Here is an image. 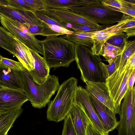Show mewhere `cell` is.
<instances>
[{"label": "cell", "instance_id": "obj_32", "mask_svg": "<svg viewBox=\"0 0 135 135\" xmlns=\"http://www.w3.org/2000/svg\"><path fill=\"white\" fill-rule=\"evenodd\" d=\"M100 0L104 5L119 12L120 9L126 3V1L124 0Z\"/></svg>", "mask_w": 135, "mask_h": 135}, {"label": "cell", "instance_id": "obj_24", "mask_svg": "<svg viewBox=\"0 0 135 135\" xmlns=\"http://www.w3.org/2000/svg\"><path fill=\"white\" fill-rule=\"evenodd\" d=\"M47 8H67L82 6L81 0H44Z\"/></svg>", "mask_w": 135, "mask_h": 135}, {"label": "cell", "instance_id": "obj_39", "mask_svg": "<svg viewBox=\"0 0 135 135\" xmlns=\"http://www.w3.org/2000/svg\"><path fill=\"white\" fill-rule=\"evenodd\" d=\"M86 135H96L91 124H89L87 127Z\"/></svg>", "mask_w": 135, "mask_h": 135}, {"label": "cell", "instance_id": "obj_38", "mask_svg": "<svg viewBox=\"0 0 135 135\" xmlns=\"http://www.w3.org/2000/svg\"><path fill=\"white\" fill-rule=\"evenodd\" d=\"M126 33L127 39L130 37L134 36L135 35V28H132L127 29L123 31Z\"/></svg>", "mask_w": 135, "mask_h": 135}, {"label": "cell", "instance_id": "obj_9", "mask_svg": "<svg viewBox=\"0 0 135 135\" xmlns=\"http://www.w3.org/2000/svg\"><path fill=\"white\" fill-rule=\"evenodd\" d=\"M74 102L80 103L83 106L92 128L96 135H109L104 129L85 88L79 86L75 91Z\"/></svg>", "mask_w": 135, "mask_h": 135}, {"label": "cell", "instance_id": "obj_17", "mask_svg": "<svg viewBox=\"0 0 135 135\" xmlns=\"http://www.w3.org/2000/svg\"><path fill=\"white\" fill-rule=\"evenodd\" d=\"M23 111L22 107H20L1 113L0 135H8L9 131Z\"/></svg>", "mask_w": 135, "mask_h": 135}, {"label": "cell", "instance_id": "obj_22", "mask_svg": "<svg viewBox=\"0 0 135 135\" xmlns=\"http://www.w3.org/2000/svg\"><path fill=\"white\" fill-rule=\"evenodd\" d=\"M16 55L15 56L20 62L28 71L33 70L32 64L28 57L25 48V45L15 38H13Z\"/></svg>", "mask_w": 135, "mask_h": 135}, {"label": "cell", "instance_id": "obj_37", "mask_svg": "<svg viewBox=\"0 0 135 135\" xmlns=\"http://www.w3.org/2000/svg\"><path fill=\"white\" fill-rule=\"evenodd\" d=\"M135 79V70L132 73L128 79V90L132 89L134 86Z\"/></svg>", "mask_w": 135, "mask_h": 135}, {"label": "cell", "instance_id": "obj_8", "mask_svg": "<svg viewBox=\"0 0 135 135\" xmlns=\"http://www.w3.org/2000/svg\"><path fill=\"white\" fill-rule=\"evenodd\" d=\"M44 11L49 17L58 23L61 27L68 30V24L98 28L102 27L91 19L68 8H47Z\"/></svg>", "mask_w": 135, "mask_h": 135}, {"label": "cell", "instance_id": "obj_7", "mask_svg": "<svg viewBox=\"0 0 135 135\" xmlns=\"http://www.w3.org/2000/svg\"><path fill=\"white\" fill-rule=\"evenodd\" d=\"M120 107L118 135L135 134V87L128 90Z\"/></svg>", "mask_w": 135, "mask_h": 135}, {"label": "cell", "instance_id": "obj_33", "mask_svg": "<svg viewBox=\"0 0 135 135\" xmlns=\"http://www.w3.org/2000/svg\"><path fill=\"white\" fill-rule=\"evenodd\" d=\"M35 11H44L47 7L44 0H26Z\"/></svg>", "mask_w": 135, "mask_h": 135}, {"label": "cell", "instance_id": "obj_14", "mask_svg": "<svg viewBox=\"0 0 135 135\" xmlns=\"http://www.w3.org/2000/svg\"><path fill=\"white\" fill-rule=\"evenodd\" d=\"M89 95L99 117L106 131L109 133L117 128L119 122L115 117L116 114L103 104Z\"/></svg>", "mask_w": 135, "mask_h": 135}, {"label": "cell", "instance_id": "obj_31", "mask_svg": "<svg viewBox=\"0 0 135 135\" xmlns=\"http://www.w3.org/2000/svg\"><path fill=\"white\" fill-rule=\"evenodd\" d=\"M62 135H77L68 114L64 119Z\"/></svg>", "mask_w": 135, "mask_h": 135}, {"label": "cell", "instance_id": "obj_12", "mask_svg": "<svg viewBox=\"0 0 135 135\" xmlns=\"http://www.w3.org/2000/svg\"><path fill=\"white\" fill-rule=\"evenodd\" d=\"M85 89L93 96L112 111L115 114H119L114 107L105 82H95L85 80Z\"/></svg>", "mask_w": 135, "mask_h": 135}, {"label": "cell", "instance_id": "obj_21", "mask_svg": "<svg viewBox=\"0 0 135 135\" xmlns=\"http://www.w3.org/2000/svg\"><path fill=\"white\" fill-rule=\"evenodd\" d=\"M41 21L44 29L40 35L50 37L71 34L73 32V31L68 30L63 27L57 25L48 24Z\"/></svg>", "mask_w": 135, "mask_h": 135}, {"label": "cell", "instance_id": "obj_30", "mask_svg": "<svg viewBox=\"0 0 135 135\" xmlns=\"http://www.w3.org/2000/svg\"><path fill=\"white\" fill-rule=\"evenodd\" d=\"M8 5L23 11L33 12L34 11L30 7L26 0H7Z\"/></svg>", "mask_w": 135, "mask_h": 135}, {"label": "cell", "instance_id": "obj_19", "mask_svg": "<svg viewBox=\"0 0 135 135\" xmlns=\"http://www.w3.org/2000/svg\"><path fill=\"white\" fill-rule=\"evenodd\" d=\"M92 33V32L73 31L72 34L64 35L62 36L68 40L91 49L93 44L91 38Z\"/></svg>", "mask_w": 135, "mask_h": 135}, {"label": "cell", "instance_id": "obj_13", "mask_svg": "<svg viewBox=\"0 0 135 135\" xmlns=\"http://www.w3.org/2000/svg\"><path fill=\"white\" fill-rule=\"evenodd\" d=\"M28 100L27 96L22 90L0 91V113L22 107Z\"/></svg>", "mask_w": 135, "mask_h": 135}, {"label": "cell", "instance_id": "obj_28", "mask_svg": "<svg viewBox=\"0 0 135 135\" xmlns=\"http://www.w3.org/2000/svg\"><path fill=\"white\" fill-rule=\"evenodd\" d=\"M0 67L9 68L21 71H23L25 69L19 61H16L4 57L0 55Z\"/></svg>", "mask_w": 135, "mask_h": 135}, {"label": "cell", "instance_id": "obj_42", "mask_svg": "<svg viewBox=\"0 0 135 135\" xmlns=\"http://www.w3.org/2000/svg\"><path fill=\"white\" fill-rule=\"evenodd\" d=\"M0 114H1V113H0Z\"/></svg>", "mask_w": 135, "mask_h": 135}, {"label": "cell", "instance_id": "obj_35", "mask_svg": "<svg viewBox=\"0 0 135 135\" xmlns=\"http://www.w3.org/2000/svg\"><path fill=\"white\" fill-rule=\"evenodd\" d=\"M105 28H98L86 26L77 25H72L71 30L75 31L93 32L102 30Z\"/></svg>", "mask_w": 135, "mask_h": 135}, {"label": "cell", "instance_id": "obj_3", "mask_svg": "<svg viewBox=\"0 0 135 135\" xmlns=\"http://www.w3.org/2000/svg\"><path fill=\"white\" fill-rule=\"evenodd\" d=\"M78 81L71 77L60 85L55 97L49 104L46 112L48 120L58 123L68 115L73 104Z\"/></svg>", "mask_w": 135, "mask_h": 135}, {"label": "cell", "instance_id": "obj_10", "mask_svg": "<svg viewBox=\"0 0 135 135\" xmlns=\"http://www.w3.org/2000/svg\"><path fill=\"white\" fill-rule=\"evenodd\" d=\"M0 20L3 27L20 42L30 49L43 55V50L40 41L34 36L23 32L8 17L0 15Z\"/></svg>", "mask_w": 135, "mask_h": 135}, {"label": "cell", "instance_id": "obj_29", "mask_svg": "<svg viewBox=\"0 0 135 135\" xmlns=\"http://www.w3.org/2000/svg\"><path fill=\"white\" fill-rule=\"evenodd\" d=\"M127 40L126 33L123 32L111 37L105 42L115 47L123 48Z\"/></svg>", "mask_w": 135, "mask_h": 135}, {"label": "cell", "instance_id": "obj_6", "mask_svg": "<svg viewBox=\"0 0 135 135\" xmlns=\"http://www.w3.org/2000/svg\"><path fill=\"white\" fill-rule=\"evenodd\" d=\"M66 8L89 18L103 26H111L118 23L123 16L121 12L103 4L72 7Z\"/></svg>", "mask_w": 135, "mask_h": 135}, {"label": "cell", "instance_id": "obj_15", "mask_svg": "<svg viewBox=\"0 0 135 135\" xmlns=\"http://www.w3.org/2000/svg\"><path fill=\"white\" fill-rule=\"evenodd\" d=\"M68 115L77 135H86L87 127L90 123L82 104L74 102Z\"/></svg>", "mask_w": 135, "mask_h": 135}, {"label": "cell", "instance_id": "obj_34", "mask_svg": "<svg viewBox=\"0 0 135 135\" xmlns=\"http://www.w3.org/2000/svg\"><path fill=\"white\" fill-rule=\"evenodd\" d=\"M38 19L45 23L51 25H57L61 26L58 23L49 17L44 11H38L32 12Z\"/></svg>", "mask_w": 135, "mask_h": 135}, {"label": "cell", "instance_id": "obj_1", "mask_svg": "<svg viewBox=\"0 0 135 135\" xmlns=\"http://www.w3.org/2000/svg\"><path fill=\"white\" fill-rule=\"evenodd\" d=\"M43 58L50 69L68 67L75 61V43L62 36L46 37L40 41Z\"/></svg>", "mask_w": 135, "mask_h": 135}, {"label": "cell", "instance_id": "obj_11", "mask_svg": "<svg viewBox=\"0 0 135 135\" xmlns=\"http://www.w3.org/2000/svg\"><path fill=\"white\" fill-rule=\"evenodd\" d=\"M25 48L33 68L32 70L28 71L33 80L39 84L44 83L50 75L49 67L38 53L25 45Z\"/></svg>", "mask_w": 135, "mask_h": 135}, {"label": "cell", "instance_id": "obj_26", "mask_svg": "<svg viewBox=\"0 0 135 135\" xmlns=\"http://www.w3.org/2000/svg\"><path fill=\"white\" fill-rule=\"evenodd\" d=\"M30 25L28 28V34L35 36L40 35L44 28L41 21L37 18L32 12H28Z\"/></svg>", "mask_w": 135, "mask_h": 135}, {"label": "cell", "instance_id": "obj_27", "mask_svg": "<svg viewBox=\"0 0 135 135\" xmlns=\"http://www.w3.org/2000/svg\"><path fill=\"white\" fill-rule=\"evenodd\" d=\"M120 60L118 57L109 65H106L102 61L99 63V66L103 78L105 80L110 77L118 68Z\"/></svg>", "mask_w": 135, "mask_h": 135}, {"label": "cell", "instance_id": "obj_36", "mask_svg": "<svg viewBox=\"0 0 135 135\" xmlns=\"http://www.w3.org/2000/svg\"><path fill=\"white\" fill-rule=\"evenodd\" d=\"M135 28V18H131L120 29L123 31L128 29Z\"/></svg>", "mask_w": 135, "mask_h": 135}, {"label": "cell", "instance_id": "obj_41", "mask_svg": "<svg viewBox=\"0 0 135 135\" xmlns=\"http://www.w3.org/2000/svg\"><path fill=\"white\" fill-rule=\"evenodd\" d=\"M1 5H8L7 0H0V6Z\"/></svg>", "mask_w": 135, "mask_h": 135}, {"label": "cell", "instance_id": "obj_20", "mask_svg": "<svg viewBox=\"0 0 135 135\" xmlns=\"http://www.w3.org/2000/svg\"><path fill=\"white\" fill-rule=\"evenodd\" d=\"M15 38L7 30L0 26V46L16 56V52L13 44Z\"/></svg>", "mask_w": 135, "mask_h": 135}, {"label": "cell", "instance_id": "obj_5", "mask_svg": "<svg viewBox=\"0 0 135 135\" xmlns=\"http://www.w3.org/2000/svg\"><path fill=\"white\" fill-rule=\"evenodd\" d=\"M135 70L128 59L126 64L120 63L117 70L105 80L110 97L116 109L120 112L121 101L128 91V81Z\"/></svg>", "mask_w": 135, "mask_h": 135}, {"label": "cell", "instance_id": "obj_4", "mask_svg": "<svg viewBox=\"0 0 135 135\" xmlns=\"http://www.w3.org/2000/svg\"><path fill=\"white\" fill-rule=\"evenodd\" d=\"M75 61L81 73V79L95 82H105L99 66L100 55H94L90 49L75 44Z\"/></svg>", "mask_w": 135, "mask_h": 135}, {"label": "cell", "instance_id": "obj_16", "mask_svg": "<svg viewBox=\"0 0 135 135\" xmlns=\"http://www.w3.org/2000/svg\"><path fill=\"white\" fill-rule=\"evenodd\" d=\"M0 82L11 88L22 90L21 71L0 67Z\"/></svg>", "mask_w": 135, "mask_h": 135}, {"label": "cell", "instance_id": "obj_40", "mask_svg": "<svg viewBox=\"0 0 135 135\" xmlns=\"http://www.w3.org/2000/svg\"><path fill=\"white\" fill-rule=\"evenodd\" d=\"M12 89H14L12 88H9L4 84H3L2 83L0 82V91L4 90H12Z\"/></svg>", "mask_w": 135, "mask_h": 135}, {"label": "cell", "instance_id": "obj_25", "mask_svg": "<svg viewBox=\"0 0 135 135\" xmlns=\"http://www.w3.org/2000/svg\"><path fill=\"white\" fill-rule=\"evenodd\" d=\"M123 49L115 46L105 42L103 46L100 55L103 56L106 60L109 63L121 54Z\"/></svg>", "mask_w": 135, "mask_h": 135}, {"label": "cell", "instance_id": "obj_2", "mask_svg": "<svg viewBox=\"0 0 135 135\" xmlns=\"http://www.w3.org/2000/svg\"><path fill=\"white\" fill-rule=\"evenodd\" d=\"M22 90L33 107L41 109L49 103L51 97L60 86L58 77L49 75L46 81L39 84L33 80L26 68L21 71Z\"/></svg>", "mask_w": 135, "mask_h": 135}, {"label": "cell", "instance_id": "obj_23", "mask_svg": "<svg viewBox=\"0 0 135 135\" xmlns=\"http://www.w3.org/2000/svg\"><path fill=\"white\" fill-rule=\"evenodd\" d=\"M123 15L122 20L116 24L109 26L102 30L92 32L91 37L106 33H112L118 34L123 32L122 30L120 29V28L131 18H132L129 16Z\"/></svg>", "mask_w": 135, "mask_h": 135}, {"label": "cell", "instance_id": "obj_18", "mask_svg": "<svg viewBox=\"0 0 135 135\" xmlns=\"http://www.w3.org/2000/svg\"><path fill=\"white\" fill-rule=\"evenodd\" d=\"M0 15L18 22L27 28L30 25L28 11H23L9 6H0Z\"/></svg>", "mask_w": 135, "mask_h": 135}]
</instances>
